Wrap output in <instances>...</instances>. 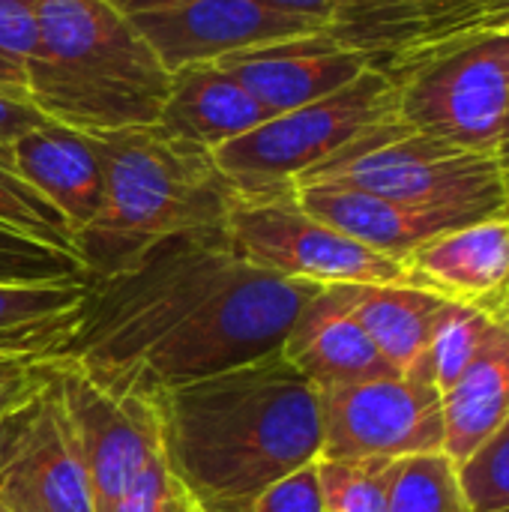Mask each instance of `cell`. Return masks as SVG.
<instances>
[{
	"mask_svg": "<svg viewBox=\"0 0 509 512\" xmlns=\"http://www.w3.org/2000/svg\"><path fill=\"white\" fill-rule=\"evenodd\" d=\"M318 288L252 267L222 228L171 237L132 270L90 282L60 360L111 393L156 399L282 351Z\"/></svg>",
	"mask_w": 509,
	"mask_h": 512,
	"instance_id": "cell-1",
	"label": "cell"
},
{
	"mask_svg": "<svg viewBox=\"0 0 509 512\" xmlns=\"http://www.w3.org/2000/svg\"><path fill=\"white\" fill-rule=\"evenodd\" d=\"M150 402L162 462L201 512H249L270 483L321 459L318 387L282 351Z\"/></svg>",
	"mask_w": 509,
	"mask_h": 512,
	"instance_id": "cell-2",
	"label": "cell"
},
{
	"mask_svg": "<svg viewBox=\"0 0 509 512\" xmlns=\"http://www.w3.org/2000/svg\"><path fill=\"white\" fill-rule=\"evenodd\" d=\"M93 138L105 168V201L75 234V255L90 282L132 270L171 237L225 228L240 192L219 171L213 150L171 138L156 123Z\"/></svg>",
	"mask_w": 509,
	"mask_h": 512,
	"instance_id": "cell-3",
	"label": "cell"
},
{
	"mask_svg": "<svg viewBox=\"0 0 509 512\" xmlns=\"http://www.w3.org/2000/svg\"><path fill=\"white\" fill-rule=\"evenodd\" d=\"M36 12L24 93L45 117L90 135L159 120L171 72L111 0H39Z\"/></svg>",
	"mask_w": 509,
	"mask_h": 512,
	"instance_id": "cell-4",
	"label": "cell"
},
{
	"mask_svg": "<svg viewBox=\"0 0 509 512\" xmlns=\"http://www.w3.org/2000/svg\"><path fill=\"white\" fill-rule=\"evenodd\" d=\"M303 183L348 186L411 207L507 216V192L495 153L462 150L414 132L402 120L357 138L333 159L303 174L294 186Z\"/></svg>",
	"mask_w": 509,
	"mask_h": 512,
	"instance_id": "cell-5",
	"label": "cell"
},
{
	"mask_svg": "<svg viewBox=\"0 0 509 512\" xmlns=\"http://www.w3.org/2000/svg\"><path fill=\"white\" fill-rule=\"evenodd\" d=\"M399 120L396 81L369 66L348 87L303 108L276 114L213 150L219 171L243 195L294 186L357 138Z\"/></svg>",
	"mask_w": 509,
	"mask_h": 512,
	"instance_id": "cell-6",
	"label": "cell"
},
{
	"mask_svg": "<svg viewBox=\"0 0 509 512\" xmlns=\"http://www.w3.org/2000/svg\"><path fill=\"white\" fill-rule=\"evenodd\" d=\"M387 75L408 129L474 153H495L507 138L509 30L429 48Z\"/></svg>",
	"mask_w": 509,
	"mask_h": 512,
	"instance_id": "cell-7",
	"label": "cell"
},
{
	"mask_svg": "<svg viewBox=\"0 0 509 512\" xmlns=\"http://www.w3.org/2000/svg\"><path fill=\"white\" fill-rule=\"evenodd\" d=\"M228 246L258 270L312 285H408L399 258L315 219L297 201V189L237 195L225 219Z\"/></svg>",
	"mask_w": 509,
	"mask_h": 512,
	"instance_id": "cell-8",
	"label": "cell"
},
{
	"mask_svg": "<svg viewBox=\"0 0 509 512\" xmlns=\"http://www.w3.org/2000/svg\"><path fill=\"white\" fill-rule=\"evenodd\" d=\"M318 396L321 459H411L444 450V408L426 360L402 375L318 390Z\"/></svg>",
	"mask_w": 509,
	"mask_h": 512,
	"instance_id": "cell-9",
	"label": "cell"
},
{
	"mask_svg": "<svg viewBox=\"0 0 509 512\" xmlns=\"http://www.w3.org/2000/svg\"><path fill=\"white\" fill-rule=\"evenodd\" d=\"M51 366L63 408L78 435L93 510L111 512L129 486L162 459L153 402L111 393L60 357H51Z\"/></svg>",
	"mask_w": 509,
	"mask_h": 512,
	"instance_id": "cell-10",
	"label": "cell"
},
{
	"mask_svg": "<svg viewBox=\"0 0 509 512\" xmlns=\"http://www.w3.org/2000/svg\"><path fill=\"white\" fill-rule=\"evenodd\" d=\"M168 72L189 63L327 30L261 0H111Z\"/></svg>",
	"mask_w": 509,
	"mask_h": 512,
	"instance_id": "cell-11",
	"label": "cell"
},
{
	"mask_svg": "<svg viewBox=\"0 0 509 512\" xmlns=\"http://www.w3.org/2000/svg\"><path fill=\"white\" fill-rule=\"evenodd\" d=\"M213 63L243 84L270 117L324 99L372 66L366 51L342 42L333 30L252 45Z\"/></svg>",
	"mask_w": 509,
	"mask_h": 512,
	"instance_id": "cell-12",
	"label": "cell"
},
{
	"mask_svg": "<svg viewBox=\"0 0 509 512\" xmlns=\"http://www.w3.org/2000/svg\"><path fill=\"white\" fill-rule=\"evenodd\" d=\"M294 189L306 213L360 240L363 246L399 261H405L417 246L429 243L438 234L492 219L474 210L411 207L381 195H369L348 186H330V183H303Z\"/></svg>",
	"mask_w": 509,
	"mask_h": 512,
	"instance_id": "cell-13",
	"label": "cell"
},
{
	"mask_svg": "<svg viewBox=\"0 0 509 512\" xmlns=\"http://www.w3.org/2000/svg\"><path fill=\"white\" fill-rule=\"evenodd\" d=\"M282 354L318 390L399 375L357 321L345 285H324L300 309Z\"/></svg>",
	"mask_w": 509,
	"mask_h": 512,
	"instance_id": "cell-14",
	"label": "cell"
},
{
	"mask_svg": "<svg viewBox=\"0 0 509 512\" xmlns=\"http://www.w3.org/2000/svg\"><path fill=\"white\" fill-rule=\"evenodd\" d=\"M0 480L42 512H96L78 435L54 381V366L48 387L36 399L27 435L0 471Z\"/></svg>",
	"mask_w": 509,
	"mask_h": 512,
	"instance_id": "cell-15",
	"label": "cell"
},
{
	"mask_svg": "<svg viewBox=\"0 0 509 512\" xmlns=\"http://www.w3.org/2000/svg\"><path fill=\"white\" fill-rule=\"evenodd\" d=\"M12 171L69 222L87 228L105 201V168L90 132L45 117L12 144Z\"/></svg>",
	"mask_w": 509,
	"mask_h": 512,
	"instance_id": "cell-16",
	"label": "cell"
},
{
	"mask_svg": "<svg viewBox=\"0 0 509 512\" xmlns=\"http://www.w3.org/2000/svg\"><path fill=\"white\" fill-rule=\"evenodd\" d=\"M408 285L492 312L509 285V216H492L417 246L408 258Z\"/></svg>",
	"mask_w": 509,
	"mask_h": 512,
	"instance_id": "cell-17",
	"label": "cell"
},
{
	"mask_svg": "<svg viewBox=\"0 0 509 512\" xmlns=\"http://www.w3.org/2000/svg\"><path fill=\"white\" fill-rule=\"evenodd\" d=\"M264 120H270V114L255 96L207 60L171 72V87L156 126L171 138L216 150Z\"/></svg>",
	"mask_w": 509,
	"mask_h": 512,
	"instance_id": "cell-18",
	"label": "cell"
},
{
	"mask_svg": "<svg viewBox=\"0 0 509 512\" xmlns=\"http://www.w3.org/2000/svg\"><path fill=\"white\" fill-rule=\"evenodd\" d=\"M444 456L462 468L509 417V327L495 324L480 354L441 396Z\"/></svg>",
	"mask_w": 509,
	"mask_h": 512,
	"instance_id": "cell-19",
	"label": "cell"
},
{
	"mask_svg": "<svg viewBox=\"0 0 509 512\" xmlns=\"http://www.w3.org/2000/svg\"><path fill=\"white\" fill-rule=\"evenodd\" d=\"M87 294L90 282L0 285V357H60Z\"/></svg>",
	"mask_w": 509,
	"mask_h": 512,
	"instance_id": "cell-20",
	"label": "cell"
},
{
	"mask_svg": "<svg viewBox=\"0 0 509 512\" xmlns=\"http://www.w3.org/2000/svg\"><path fill=\"white\" fill-rule=\"evenodd\" d=\"M345 291L357 321L399 375L423 360L438 315L450 303L414 285H345Z\"/></svg>",
	"mask_w": 509,
	"mask_h": 512,
	"instance_id": "cell-21",
	"label": "cell"
},
{
	"mask_svg": "<svg viewBox=\"0 0 509 512\" xmlns=\"http://www.w3.org/2000/svg\"><path fill=\"white\" fill-rule=\"evenodd\" d=\"M495 324H498V318L483 306L456 303V300H450L444 306V312L438 315V324L432 330L426 357H423L441 396L471 366V360L480 354V348L486 345Z\"/></svg>",
	"mask_w": 509,
	"mask_h": 512,
	"instance_id": "cell-22",
	"label": "cell"
},
{
	"mask_svg": "<svg viewBox=\"0 0 509 512\" xmlns=\"http://www.w3.org/2000/svg\"><path fill=\"white\" fill-rule=\"evenodd\" d=\"M402 459H318L327 512H387Z\"/></svg>",
	"mask_w": 509,
	"mask_h": 512,
	"instance_id": "cell-23",
	"label": "cell"
},
{
	"mask_svg": "<svg viewBox=\"0 0 509 512\" xmlns=\"http://www.w3.org/2000/svg\"><path fill=\"white\" fill-rule=\"evenodd\" d=\"M387 512H471L459 471L444 453L411 456L399 462Z\"/></svg>",
	"mask_w": 509,
	"mask_h": 512,
	"instance_id": "cell-24",
	"label": "cell"
},
{
	"mask_svg": "<svg viewBox=\"0 0 509 512\" xmlns=\"http://www.w3.org/2000/svg\"><path fill=\"white\" fill-rule=\"evenodd\" d=\"M90 282L84 264L6 222H0V285Z\"/></svg>",
	"mask_w": 509,
	"mask_h": 512,
	"instance_id": "cell-25",
	"label": "cell"
},
{
	"mask_svg": "<svg viewBox=\"0 0 509 512\" xmlns=\"http://www.w3.org/2000/svg\"><path fill=\"white\" fill-rule=\"evenodd\" d=\"M0 222L75 255V234L69 222L48 204L30 183H24L15 171L0 165ZM78 258V255H75Z\"/></svg>",
	"mask_w": 509,
	"mask_h": 512,
	"instance_id": "cell-26",
	"label": "cell"
},
{
	"mask_svg": "<svg viewBox=\"0 0 509 512\" xmlns=\"http://www.w3.org/2000/svg\"><path fill=\"white\" fill-rule=\"evenodd\" d=\"M456 471L468 510L498 512L509 507V417Z\"/></svg>",
	"mask_w": 509,
	"mask_h": 512,
	"instance_id": "cell-27",
	"label": "cell"
},
{
	"mask_svg": "<svg viewBox=\"0 0 509 512\" xmlns=\"http://www.w3.org/2000/svg\"><path fill=\"white\" fill-rule=\"evenodd\" d=\"M111 512H201L195 498L183 489V483L165 468V462H153L129 492L114 504Z\"/></svg>",
	"mask_w": 509,
	"mask_h": 512,
	"instance_id": "cell-28",
	"label": "cell"
},
{
	"mask_svg": "<svg viewBox=\"0 0 509 512\" xmlns=\"http://www.w3.org/2000/svg\"><path fill=\"white\" fill-rule=\"evenodd\" d=\"M249 512H327L321 477H318V462L297 468V471L285 474L282 480L270 483L252 501Z\"/></svg>",
	"mask_w": 509,
	"mask_h": 512,
	"instance_id": "cell-29",
	"label": "cell"
},
{
	"mask_svg": "<svg viewBox=\"0 0 509 512\" xmlns=\"http://www.w3.org/2000/svg\"><path fill=\"white\" fill-rule=\"evenodd\" d=\"M51 381V360L0 357V423L27 408Z\"/></svg>",
	"mask_w": 509,
	"mask_h": 512,
	"instance_id": "cell-30",
	"label": "cell"
},
{
	"mask_svg": "<svg viewBox=\"0 0 509 512\" xmlns=\"http://www.w3.org/2000/svg\"><path fill=\"white\" fill-rule=\"evenodd\" d=\"M39 0H0V57L21 66L39 45Z\"/></svg>",
	"mask_w": 509,
	"mask_h": 512,
	"instance_id": "cell-31",
	"label": "cell"
},
{
	"mask_svg": "<svg viewBox=\"0 0 509 512\" xmlns=\"http://www.w3.org/2000/svg\"><path fill=\"white\" fill-rule=\"evenodd\" d=\"M45 114L27 99L24 87L0 84V165L12 171V144L33 126H39Z\"/></svg>",
	"mask_w": 509,
	"mask_h": 512,
	"instance_id": "cell-32",
	"label": "cell"
},
{
	"mask_svg": "<svg viewBox=\"0 0 509 512\" xmlns=\"http://www.w3.org/2000/svg\"><path fill=\"white\" fill-rule=\"evenodd\" d=\"M279 12H288V15H297V18H306V21H315L321 27H333L339 21V15L348 9L351 0H261Z\"/></svg>",
	"mask_w": 509,
	"mask_h": 512,
	"instance_id": "cell-33",
	"label": "cell"
},
{
	"mask_svg": "<svg viewBox=\"0 0 509 512\" xmlns=\"http://www.w3.org/2000/svg\"><path fill=\"white\" fill-rule=\"evenodd\" d=\"M36 399H39V396H36ZM36 399H33L27 408L15 411L12 417H6V420L0 423V471H3V468L9 465V459L18 453V447H21V441H24V435H27V426H30V420H33Z\"/></svg>",
	"mask_w": 509,
	"mask_h": 512,
	"instance_id": "cell-34",
	"label": "cell"
},
{
	"mask_svg": "<svg viewBox=\"0 0 509 512\" xmlns=\"http://www.w3.org/2000/svg\"><path fill=\"white\" fill-rule=\"evenodd\" d=\"M0 512H42L30 498H24L21 492H15L12 486H6L0 480Z\"/></svg>",
	"mask_w": 509,
	"mask_h": 512,
	"instance_id": "cell-35",
	"label": "cell"
},
{
	"mask_svg": "<svg viewBox=\"0 0 509 512\" xmlns=\"http://www.w3.org/2000/svg\"><path fill=\"white\" fill-rule=\"evenodd\" d=\"M0 84L3 87H24V69L0 57Z\"/></svg>",
	"mask_w": 509,
	"mask_h": 512,
	"instance_id": "cell-36",
	"label": "cell"
},
{
	"mask_svg": "<svg viewBox=\"0 0 509 512\" xmlns=\"http://www.w3.org/2000/svg\"><path fill=\"white\" fill-rule=\"evenodd\" d=\"M498 168H501V180H504V192H507V216H509V138L495 150Z\"/></svg>",
	"mask_w": 509,
	"mask_h": 512,
	"instance_id": "cell-37",
	"label": "cell"
},
{
	"mask_svg": "<svg viewBox=\"0 0 509 512\" xmlns=\"http://www.w3.org/2000/svg\"><path fill=\"white\" fill-rule=\"evenodd\" d=\"M393 3H405V0H351L345 12H366V9H381V6H393ZM342 12V15H345ZM339 15V18H342Z\"/></svg>",
	"mask_w": 509,
	"mask_h": 512,
	"instance_id": "cell-38",
	"label": "cell"
},
{
	"mask_svg": "<svg viewBox=\"0 0 509 512\" xmlns=\"http://www.w3.org/2000/svg\"><path fill=\"white\" fill-rule=\"evenodd\" d=\"M492 315L501 321V324H507L509 327V285H507V291L495 300V306H492Z\"/></svg>",
	"mask_w": 509,
	"mask_h": 512,
	"instance_id": "cell-39",
	"label": "cell"
},
{
	"mask_svg": "<svg viewBox=\"0 0 509 512\" xmlns=\"http://www.w3.org/2000/svg\"><path fill=\"white\" fill-rule=\"evenodd\" d=\"M507 138H509V126H507ZM507 138H504V141H507ZM504 141H501V144H504Z\"/></svg>",
	"mask_w": 509,
	"mask_h": 512,
	"instance_id": "cell-40",
	"label": "cell"
},
{
	"mask_svg": "<svg viewBox=\"0 0 509 512\" xmlns=\"http://www.w3.org/2000/svg\"><path fill=\"white\" fill-rule=\"evenodd\" d=\"M498 512H509V507H504V510H498Z\"/></svg>",
	"mask_w": 509,
	"mask_h": 512,
	"instance_id": "cell-41",
	"label": "cell"
}]
</instances>
